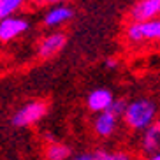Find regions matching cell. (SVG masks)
Returning <instances> with one entry per match:
<instances>
[{
    "label": "cell",
    "mask_w": 160,
    "mask_h": 160,
    "mask_svg": "<svg viewBox=\"0 0 160 160\" xmlns=\"http://www.w3.org/2000/svg\"><path fill=\"white\" fill-rule=\"evenodd\" d=\"M123 122L130 130L144 132L157 122V104L148 97H139L127 102L123 111Z\"/></svg>",
    "instance_id": "1"
},
{
    "label": "cell",
    "mask_w": 160,
    "mask_h": 160,
    "mask_svg": "<svg viewBox=\"0 0 160 160\" xmlns=\"http://www.w3.org/2000/svg\"><path fill=\"white\" fill-rule=\"evenodd\" d=\"M160 37V21L158 19H151V21H128L125 27V39L132 46H139V44H148L155 42Z\"/></svg>",
    "instance_id": "2"
},
{
    "label": "cell",
    "mask_w": 160,
    "mask_h": 160,
    "mask_svg": "<svg viewBox=\"0 0 160 160\" xmlns=\"http://www.w3.org/2000/svg\"><path fill=\"white\" fill-rule=\"evenodd\" d=\"M48 113V102L42 99H35L23 104L12 116V123L16 127H30L33 123L41 122Z\"/></svg>",
    "instance_id": "3"
},
{
    "label": "cell",
    "mask_w": 160,
    "mask_h": 160,
    "mask_svg": "<svg viewBox=\"0 0 160 160\" xmlns=\"http://www.w3.org/2000/svg\"><path fill=\"white\" fill-rule=\"evenodd\" d=\"M30 28L28 19L21 18V16H7V18H0V42H11L23 35Z\"/></svg>",
    "instance_id": "4"
},
{
    "label": "cell",
    "mask_w": 160,
    "mask_h": 160,
    "mask_svg": "<svg viewBox=\"0 0 160 160\" xmlns=\"http://www.w3.org/2000/svg\"><path fill=\"white\" fill-rule=\"evenodd\" d=\"M67 44V35L62 30H53L51 33H48L41 39V42L37 46V57L48 60V58L55 57L57 53H60Z\"/></svg>",
    "instance_id": "5"
},
{
    "label": "cell",
    "mask_w": 160,
    "mask_h": 160,
    "mask_svg": "<svg viewBox=\"0 0 160 160\" xmlns=\"http://www.w3.org/2000/svg\"><path fill=\"white\" fill-rule=\"evenodd\" d=\"M160 0H134V5L128 11V21H151L158 19Z\"/></svg>",
    "instance_id": "6"
},
{
    "label": "cell",
    "mask_w": 160,
    "mask_h": 160,
    "mask_svg": "<svg viewBox=\"0 0 160 160\" xmlns=\"http://www.w3.org/2000/svg\"><path fill=\"white\" fill-rule=\"evenodd\" d=\"M113 100H114V97H113V93H111V90L97 88L88 95L86 104H88L90 111H93V113H104V111H108V109L111 108Z\"/></svg>",
    "instance_id": "7"
},
{
    "label": "cell",
    "mask_w": 160,
    "mask_h": 160,
    "mask_svg": "<svg viewBox=\"0 0 160 160\" xmlns=\"http://www.w3.org/2000/svg\"><path fill=\"white\" fill-rule=\"evenodd\" d=\"M74 16V11L69 7V5H55L51 9L46 12L44 16V25H46L48 28H58L62 25L69 23Z\"/></svg>",
    "instance_id": "8"
},
{
    "label": "cell",
    "mask_w": 160,
    "mask_h": 160,
    "mask_svg": "<svg viewBox=\"0 0 160 160\" xmlns=\"http://www.w3.org/2000/svg\"><path fill=\"white\" fill-rule=\"evenodd\" d=\"M141 150L146 157H153L158 155V148H160V127L158 122H155L151 127H148L142 134L141 139Z\"/></svg>",
    "instance_id": "9"
},
{
    "label": "cell",
    "mask_w": 160,
    "mask_h": 160,
    "mask_svg": "<svg viewBox=\"0 0 160 160\" xmlns=\"http://www.w3.org/2000/svg\"><path fill=\"white\" fill-rule=\"evenodd\" d=\"M118 127V118L113 116L109 111H104V113H99L97 118L93 122V130L99 137H109L113 136L114 130Z\"/></svg>",
    "instance_id": "10"
},
{
    "label": "cell",
    "mask_w": 160,
    "mask_h": 160,
    "mask_svg": "<svg viewBox=\"0 0 160 160\" xmlns=\"http://www.w3.org/2000/svg\"><path fill=\"white\" fill-rule=\"evenodd\" d=\"M71 157V148L63 142L51 141L44 146V158L46 160H67Z\"/></svg>",
    "instance_id": "11"
},
{
    "label": "cell",
    "mask_w": 160,
    "mask_h": 160,
    "mask_svg": "<svg viewBox=\"0 0 160 160\" xmlns=\"http://www.w3.org/2000/svg\"><path fill=\"white\" fill-rule=\"evenodd\" d=\"M27 5V0H0V18L16 16L18 11H21Z\"/></svg>",
    "instance_id": "12"
},
{
    "label": "cell",
    "mask_w": 160,
    "mask_h": 160,
    "mask_svg": "<svg viewBox=\"0 0 160 160\" xmlns=\"http://www.w3.org/2000/svg\"><path fill=\"white\" fill-rule=\"evenodd\" d=\"M125 106H127V102H125L123 99H114L113 104H111V108H109L108 111L113 114V116L122 118L123 116V111H125Z\"/></svg>",
    "instance_id": "13"
},
{
    "label": "cell",
    "mask_w": 160,
    "mask_h": 160,
    "mask_svg": "<svg viewBox=\"0 0 160 160\" xmlns=\"http://www.w3.org/2000/svg\"><path fill=\"white\" fill-rule=\"evenodd\" d=\"M106 160H137L130 151H108Z\"/></svg>",
    "instance_id": "14"
},
{
    "label": "cell",
    "mask_w": 160,
    "mask_h": 160,
    "mask_svg": "<svg viewBox=\"0 0 160 160\" xmlns=\"http://www.w3.org/2000/svg\"><path fill=\"white\" fill-rule=\"evenodd\" d=\"M69 2V0H27V4H32V5H62Z\"/></svg>",
    "instance_id": "15"
},
{
    "label": "cell",
    "mask_w": 160,
    "mask_h": 160,
    "mask_svg": "<svg viewBox=\"0 0 160 160\" xmlns=\"http://www.w3.org/2000/svg\"><path fill=\"white\" fill-rule=\"evenodd\" d=\"M108 151H95V153H90V160H106Z\"/></svg>",
    "instance_id": "16"
},
{
    "label": "cell",
    "mask_w": 160,
    "mask_h": 160,
    "mask_svg": "<svg viewBox=\"0 0 160 160\" xmlns=\"http://www.w3.org/2000/svg\"><path fill=\"white\" fill-rule=\"evenodd\" d=\"M106 65L111 67V69H114V67L118 65V60L116 58H108V60H106Z\"/></svg>",
    "instance_id": "17"
},
{
    "label": "cell",
    "mask_w": 160,
    "mask_h": 160,
    "mask_svg": "<svg viewBox=\"0 0 160 160\" xmlns=\"http://www.w3.org/2000/svg\"><path fill=\"white\" fill-rule=\"evenodd\" d=\"M72 160H90V153L88 155H79V157H76V158H72Z\"/></svg>",
    "instance_id": "18"
},
{
    "label": "cell",
    "mask_w": 160,
    "mask_h": 160,
    "mask_svg": "<svg viewBox=\"0 0 160 160\" xmlns=\"http://www.w3.org/2000/svg\"><path fill=\"white\" fill-rule=\"evenodd\" d=\"M146 160H160V157L158 155H153V157H148Z\"/></svg>",
    "instance_id": "19"
}]
</instances>
